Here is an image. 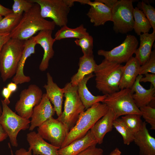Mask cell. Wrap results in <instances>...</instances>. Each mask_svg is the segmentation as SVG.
Returning a JSON list of instances; mask_svg holds the SVG:
<instances>
[{
    "label": "cell",
    "instance_id": "44dd1931",
    "mask_svg": "<svg viewBox=\"0 0 155 155\" xmlns=\"http://www.w3.org/2000/svg\"><path fill=\"white\" fill-rule=\"evenodd\" d=\"M115 119L114 112L109 109L107 113L97 121L91 128L90 131L98 144H102L105 135L112 130Z\"/></svg>",
    "mask_w": 155,
    "mask_h": 155
},
{
    "label": "cell",
    "instance_id": "277c9868",
    "mask_svg": "<svg viewBox=\"0 0 155 155\" xmlns=\"http://www.w3.org/2000/svg\"><path fill=\"white\" fill-rule=\"evenodd\" d=\"M25 41L10 38L2 47L0 52V73L3 82L15 74Z\"/></svg>",
    "mask_w": 155,
    "mask_h": 155
},
{
    "label": "cell",
    "instance_id": "f35d334b",
    "mask_svg": "<svg viewBox=\"0 0 155 155\" xmlns=\"http://www.w3.org/2000/svg\"><path fill=\"white\" fill-rule=\"evenodd\" d=\"M8 145L10 149L11 155H14L9 143L8 144ZM32 151L31 150L28 149V150L27 151L24 148H21L16 151L15 155H32Z\"/></svg>",
    "mask_w": 155,
    "mask_h": 155
},
{
    "label": "cell",
    "instance_id": "7a4b0ae2",
    "mask_svg": "<svg viewBox=\"0 0 155 155\" xmlns=\"http://www.w3.org/2000/svg\"><path fill=\"white\" fill-rule=\"evenodd\" d=\"M123 67L121 64L105 59L97 65L94 72L96 87L98 90L106 95L119 90Z\"/></svg>",
    "mask_w": 155,
    "mask_h": 155
},
{
    "label": "cell",
    "instance_id": "836d02e7",
    "mask_svg": "<svg viewBox=\"0 0 155 155\" xmlns=\"http://www.w3.org/2000/svg\"><path fill=\"white\" fill-rule=\"evenodd\" d=\"M141 116L145 121L150 124V129H155V108L149 105L144 106L139 108Z\"/></svg>",
    "mask_w": 155,
    "mask_h": 155
},
{
    "label": "cell",
    "instance_id": "4316f807",
    "mask_svg": "<svg viewBox=\"0 0 155 155\" xmlns=\"http://www.w3.org/2000/svg\"><path fill=\"white\" fill-rule=\"evenodd\" d=\"M89 34L87 29L83 24L73 28H70L66 25L61 27L56 32L54 38L56 41L67 38L79 39Z\"/></svg>",
    "mask_w": 155,
    "mask_h": 155
},
{
    "label": "cell",
    "instance_id": "cb8c5ba5",
    "mask_svg": "<svg viewBox=\"0 0 155 155\" xmlns=\"http://www.w3.org/2000/svg\"><path fill=\"white\" fill-rule=\"evenodd\" d=\"M94 76L93 73L86 75L77 85L78 95L85 109L86 110L96 103L102 102L107 95L104 94L95 96L93 95L89 90L86 85L87 82Z\"/></svg>",
    "mask_w": 155,
    "mask_h": 155
},
{
    "label": "cell",
    "instance_id": "7bdbcfd3",
    "mask_svg": "<svg viewBox=\"0 0 155 155\" xmlns=\"http://www.w3.org/2000/svg\"><path fill=\"white\" fill-rule=\"evenodd\" d=\"M98 1L104 4L111 9L118 0H98Z\"/></svg>",
    "mask_w": 155,
    "mask_h": 155
},
{
    "label": "cell",
    "instance_id": "ffe728a7",
    "mask_svg": "<svg viewBox=\"0 0 155 155\" xmlns=\"http://www.w3.org/2000/svg\"><path fill=\"white\" fill-rule=\"evenodd\" d=\"M47 83L43 86L46 90V95L53 105L57 115L60 116L62 113L63 98L64 95L63 88L59 87L54 82L52 77L49 72L46 73Z\"/></svg>",
    "mask_w": 155,
    "mask_h": 155
},
{
    "label": "cell",
    "instance_id": "8992f818",
    "mask_svg": "<svg viewBox=\"0 0 155 155\" xmlns=\"http://www.w3.org/2000/svg\"><path fill=\"white\" fill-rule=\"evenodd\" d=\"M38 4L40 14L44 18L51 19L56 25L60 27L67 25L68 16L75 0H29Z\"/></svg>",
    "mask_w": 155,
    "mask_h": 155
},
{
    "label": "cell",
    "instance_id": "5b68a950",
    "mask_svg": "<svg viewBox=\"0 0 155 155\" xmlns=\"http://www.w3.org/2000/svg\"><path fill=\"white\" fill-rule=\"evenodd\" d=\"M63 88L65 98L64 111L57 119L64 125L68 133L85 108L78 95L77 86H73L69 82Z\"/></svg>",
    "mask_w": 155,
    "mask_h": 155
},
{
    "label": "cell",
    "instance_id": "7dc6e473",
    "mask_svg": "<svg viewBox=\"0 0 155 155\" xmlns=\"http://www.w3.org/2000/svg\"><path fill=\"white\" fill-rule=\"evenodd\" d=\"M2 112V108L1 107V106L0 104V117L1 116Z\"/></svg>",
    "mask_w": 155,
    "mask_h": 155
},
{
    "label": "cell",
    "instance_id": "e0dca14e",
    "mask_svg": "<svg viewBox=\"0 0 155 155\" xmlns=\"http://www.w3.org/2000/svg\"><path fill=\"white\" fill-rule=\"evenodd\" d=\"M26 139L33 155H59L60 148L47 142L38 133L31 131L27 134Z\"/></svg>",
    "mask_w": 155,
    "mask_h": 155
},
{
    "label": "cell",
    "instance_id": "74e56055",
    "mask_svg": "<svg viewBox=\"0 0 155 155\" xmlns=\"http://www.w3.org/2000/svg\"><path fill=\"white\" fill-rule=\"evenodd\" d=\"M145 75V77L142 76L140 78V82H150L151 85L155 87V74L147 73Z\"/></svg>",
    "mask_w": 155,
    "mask_h": 155
},
{
    "label": "cell",
    "instance_id": "30bf717a",
    "mask_svg": "<svg viewBox=\"0 0 155 155\" xmlns=\"http://www.w3.org/2000/svg\"><path fill=\"white\" fill-rule=\"evenodd\" d=\"M43 94L42 90L34 84L22 90L15 107L18 115L26 119L30 118L34 107L40 102Z\"/></svg>",
    "mask_w": 155,
    "mask_h": 155
},
{
    "label": "cell",
    "instance_id": "b9f144b4",
    "mask_svg": "<svg viewBox=\"0 0 155 155\" xmlns=\"http://www.w3.org/2000/svg\"><path fill=\"white\" fill-rule=\"evenodd\" d=\"M13 13L12 9L5 7L0 3V16H5Z\"/></svg>",
    "mask_w": 155,
    "mask_h": 155
},
{
    "label": "cell",
    "instance_id": "9c48e42d",
    "mask_svg": "<svg viewBox=\"0 0 155 155\" xmlns=\"http://www.w3.org/2000/svg\"><path fill=\"white\" fill-rule=\"evenodd\" d=\"M133 3L132 0H118L111 9L113 28L116 33L125 34L133 30Z\"/></svg>",
    "mask_w": 155,
    "mask_h": 155
},
{
    "label": "cell",
    "instance_id": "60d3db41",
    "mask_svg": "<svg viewBox=\"0 0 155 155\" xmlns=\"http://www.w3.org/2000/svg\"><path fill=\"white\" fill-rule=\"evenodd\" d=\"M10 38V34H0V52L3 45Z\"/></svg>",
    "mask_w": 155,
    "mask_h": 155
},
{
    "label": "cell",
    "instance_id": "4dcf8cb0",
    "mask_svg": "<svg viewBox=\"0 0 155 155\" xmlns=\"http://www.w3.org/2000/svg\"><path fill=\"white\" fill-rule=\"evenodd\" d=\"M141 116L136 114H130L121 117L125 124L133 134L139 131L142 127L143 122Z\"/></svg>",
    "mask_w": 155,
    "mask_h": 155
},
{
    "label": "cell",
    "instance_id": "f1b7e54d",
    "mask_svg": "<svg viewBox=\"0 0 155 155\" xmlns=\"http://www.w3.org/2000/svg\"><path fill=\"white\" fill-rule=\"evenodd\" d=\"M22 15L12 13L3 17L0 22V34H10L18 25Z\"/></svg>",
    "mask_w": 155,
    "mask_h": 155
},
{
    "label": "cell",
    "instance_id": "52a82bcc",
    "mask_svg": "<svg viewBox=\"0 0 155 155\" xmlns=\"http://www.w3.org/2000/svg\"><path fill=\"white\" fill-rule=\"evenodd\" d=\"M130 89L124 88L107 95L102 103L114 112L115 119L122 115L136 114L141 116L139 108L135 104Z\"/></svg>",
    "mask_w": 155,
    "mask_h": 155
},
{
    "label": "cell",
    "instance_id": "f546056e",
    "mask_svg": "<svg viewBox=\"0 0 155 155\" xmlns=\"http://www.w3.org/2000/svg\"><path fill=\"white\" fill-rule=\"evenodd\" d=\"M113 125L122 136L124 144L129 145L133 141L134 134L130 131L121 118H119L115 119Z\"/></svg>",
    "mask_w": 155,
    "mask_h": 155
},
{
    "label": "cell",
    "instance_id": "f6af8a7d",
    "mask_svg": "<svg viewBox=\"0 0 155 155\" xmlns=\"http://www.w3.org/2000/svg\"><path fill=\"white\" fill-rule=\"evenodd\" d=\"M17 84L13 82H11L8 84L7 87L12 93L17 90Z\"/></svg>",
    "mask_w": 155,
    "mask_h": 155
},
{
    "label": "cell",
    "instance_id": "8fae6325",
    "mask_svg": "<svg viewBox=\"0 0 155 155\" xmlns=\"http://www.w3.org/2000/svg\"><path fill=\"white\" fill-rule=\"evenodd\" d=\"M138 44V40L135 36L128 34L119 45L109 51L99 50L97 53L104 57L105 59L121 64L126 63L133 57Z\"/></svg>",
    "mask_w": 155,
    "mask_h": 155
},
{
    "label": "cell",
    "instance_id": "8d00e7d4",
    "mask_svg": "<svg viewBox=\"0 0 155 155\" xmlns=\"http://www.w3.org/2000/svg\"><path fill=\"white\" fill-rule=\"evenodd\" d=\"M103 150L94 145L87 148L77 155H103Z\"/></svg>",
    "mask_w": 155,
    "mask_h": 155
},
{
    "label": "cell",
    "instance_id": "e575fe53",
    "mask_svg": "<svg viewBox=\"0 0 155 155\" xmlns=\"http://www.w3.org/2000/svg\"><path fill=\"white\" fill-rule=\"evenodd\" d=\"M13 2L12 9L13 13L21 15L28 11L34 3L29 0H14Z\"/></svg>",
    "mask_w": 155,
    "mask_h": 155
},
{
    "label": "cell",
    "instance_id": "603a6c76",
    "mask_svg": "<svg viewBox=\"0 0 155 155\" xmlns=\"http://www.w3.org/2000/svg\"><path fill=\"white\" fill-rule=\"evenodd\" d=\"M140 66L137 59L133 56L123 65L119 86V90L131 88L139 75Z\"/></svg>",
    "mask_w": 155,
    "mask_h": 155
},
{
    "label": "cell",
    "instance_id": "d4e9b609",
    "mask_svg": "<svg viewBox=\"0 0 155 155\" xmlns=\"http://www.w3.org/2000/svg\"><path fill=\"white\" fill-rule=\"evenodd\" d=\"M140 44L134 54L135 57L141 65L144 64L148 59L152 52L153 44L155 40V32L142 34L140 36Z\"/></svg>",
    "mask_w": 155,
    "mask_h": 155
},
{
    "label": "cell",
    "instance_id": "83f0119b",
    "mask_svg": "<svg viewBox=\"0 0 155 155\" xmlns=\"http://www.w3.org/2000/svg\"><path fill=\"white\" fill-rule=\"evenodd\" d=\"M133 16V30L136 34L140 36L142 34L148 33L152 28L151 24L142 11L137 7L134 8Z\"/></svg>",
    "mask_w": 155,
    "mask_h": 155
},
{
    "label": "cell",
    "instance_id": "ee69618b",
    "mask_svg": "<svg viewBox=\"0 0 155 155\" xmlns=\"http://www.w3.org/2000/svg\"><path fill=\"white\" fill-rule=\"evenodd\" d=\"M7 135L0 124V142L6 139Z\"/></svg>",
    "mask_w": 155,
    "mask_h": 155
},
{
    "label": "cell",
    "instance_id": "484cf974",
    "mask_svg": "<svg viewBox=\"0 0 155 155\" xmlns=\"http://www.w3.org/2000/svg\"><path fill=\"white\" fill-rule=\"evenodd\" d=\"M97 64L93 55H83L79 59V68L77 72L71 78L70 83L73 86H77L80 82L86 75L94 72Z\"/></svg>",
    "mask_w": 155,
    "mask_h": 155
},
{
    "label": "cell",
    "instance_id": "c3c4849f",
    "mask_svg": "<svg viewBox=\"0 0 155 155\" xmlns=\"http://www.w3.org/2000/svg\"><path fill=\"white\" fill-rule=\"evenodd\" d=\"M3 18V17L0 16V22Z\"/></svg>",
    "mask_w": 155,
    "mask_h": 155
},
{
    "label": "cell",
    "instance_id": "ac0fdd59",
    "mask_svg": "<svg viewBox=\"0 0 155 155\" xmlns=\"http://www.w3.org/2000/svg\"><path fill=\"white\" fill-rule=\"evenodd\" d=\"M36 44L34 36L25 41L24 49L18 63L16 73L12 79L13 82L17 85L29 82L31 80L30 76L24 75V69L27 59L31 55L35 53V47Z\"/></svg>",
    "mask_w": 155,
    "mask_h": 155
},
{
    "label": "cell",
    "instance_id": "7402d4cb",
    "mask_svg": "<svg viewBox=\"0 0 155 155\" xmlns=\"http://www.w3.org/2000/svg\"><path fill=\"white\" fill-rule=\"evenodd\" d=\"M98 142L90 130L83 137L75 140L66 146L60 148L59 155H77L91 146L96 145Z\"/></svg>",
    "mask_w": 155,
    "mask_h": 155
},
{
    "label": "cell",
    "instance_id": "d6a6232c",
    "mask_svg": "<svg viewBox=\"0 0 155 155\" xmlns=\"http://www.w3.org/2000/svg\"><path fill=\"white\" fill-rule=\"evenodd\" d=\"M138 8L141 10L150 22L153 32H155V9L150 3L145 1L139 2L137 5Z\"/></svg>",
    "mask_w": 155,
    "mask_h": 155
},
{
    "label": "cell",
    "instance_id": "d6986e66",
    "mask_svg": "<svg viewBox=\"0 0 155 155\" xmlns=\"http://www.w3.org/2000/svg\"><path fill=\"white\" fill-rule=\"evenodd\" d=\"M133 141L139 148L140 155H155V138L149 132L145 121L134 134Z\"/></svg>",
    "mask_w": 155,
    "mask_h": 155
},
{
    "label": "cell",
    "instance_id": "ab89813d",
    "mask_svg": "<svg viewBox=\"0 0 155 155\" xmlns=\"http://www.w3.org/2000/svg\"><path fill=\"white\" fill-rule=\"evenodd\" d=\"M12 93L8 89L7 87H4L2 90V94L4 98L3 100L4 102L8 105L10 103L9 98Z\"/></svg>",
    "mask_w": 155,
    "mask_h": 155
},
{
    "label": "cell",
    "instance_id": "d590c367",
    "mask_svg": "<svg viewBox=\"0 0 155 155\" xmlns=\"http://www.w3.org/2000/svg\"><path fill=\"white\" fill-rule=\"evenodd\" d=\"M155 74V50L152 51L147 61L141 65L139 75H143L147 73Z\"/></svg>",
    "mask_w": 155,
    "mask_h": 155
},
{
    "label": "cell",
    "instance_id": "5bb4252c",
    "mask_svg": "<svg viewBox=\"0 0 155 155\" xmlns=\"http://www.w3.org/2000/svg\"><path fill=\"white\" fill-rule=\"evenodd\" d=\"M55 113L54 107L46 93L43 94L40 102L33 109L29 131H32L35 127L41 125L53 117Z\"/></svg>",
    "mask_w": 155,
    "mask_h": 155
},
{
    "label": "cell",
    "instance_id": "2e32d148",
    "mask_svg": "<svg viewBox=\"0 0 155 155\" xmlns=\"http://www.w3.org/2000/svg\"><path fill=\"white\" fill-rule=\"evenodd\" d=\"M86 4L90 7L86 15L94 26L103 25L107 22L112 21L111 9L103 3L98 0L93 2L88 0Z\"/></svg>",
    "mask_w": 155,
    "mask_h": 155
},
{
    "label": "cell",
    "instance_id": "7c38bea8",
    "mask_svg": "<svg viewBox=\"0 0 155 155\" xmlns=\"http://www.w3.org/2000/svg\"><path fill=\"white\" fill-rule=\"evenodd\" d=\"M38 133L52 145L60 148L68 133L64 125L52 117L38 127Z\"/></svg>",
    "mask_w": 155,
    "mask_h": 155
},
{
    "label": "cell",
    "instance_id": "9a60e30c",
    "mask_svg": "<svg viewBox=\"0 0 155 155\" xmlns=\"http://www.w3.org/2000/svg\"><path fill=\"white\" fill-rule=\"evenodd\" d=\"M142 76L143 75H139L130 88L132 98L136 106L139 108L148 105L155 106V87L151 85L148 89L144 88L140 82V79Z\"/></svg>",
    "mask_w": 155,
    "mask_h": 155
},
{
    "label": "cell",
    "instance_id": "bcb514c9",
    "mask_svg": "<svg viewBox=\"0 0 155 155\" xmlns=\"http://www.w3.org/2000/svg\"><path fill=\"white\" fill-rule=\"evenodd\" d=\"M121 152L117 148H115L108 155H121Z\"/></svg>",
    "mask_w": 155,
    "mask_h": 155
},
{
    "label": "cell",
    "instance_id": "1f68e13d",
    "mask_svg": "<svg viewBox=\"0 0 155 155\" xmlns=\"http://www.w3.org/2000/svg\"><path fill=\"white\" fill-rule=\"evenodd\" d=\"M93 38L90 34L74 41L76 44L81 47L83 55L88 56L93 55Z\"/></svg>",
    "mask_w": 155,
    "mask_h": 155
},
{
    "label": "cell",
    "instance_id": "6da1fadb",
    "mask_svg": "<svg viewBox=\"0 0 155 155\" xmlns=\"http://www.w3.org/2000/svg\"><path fill=\"white\" fill-rule=\"evenodd\" d=\"M33 3L31 8L23 13L18 25L10 33L11 38L25 41L38 31L55 29L56 25L54 22L43 18L39 5Z\"/></svg>",
    "mask_w": 155,
    "mask_h": 155
},
{
    "label": "cell",
    "instance_id": "4fadbf2b",
    "mask_svg": "<svg viewBox=\"0 0 155 155\" xmlns=\"http://www.w3.org/2000/svg\"><path fill=\"white\" fill-rule=\"evenodd\" d=\"M52 32L51 30H42L34 36L36 44L40 45L44 50L43 58L39 66V69L42 71L48 68L49 61L54 55L53 46L56 40L52 36Z\"/></svg>",
    "mask_w": 155,
    "mask_h": 155
},
{
    "label": "cell",
    "instance_id": "ba28073f",
    "mask_svg": "<svg viewBox=\"0 0 155 155\" xmlns=\"http://www.w3.org/2000/svg\"><path fill=\"white\" fill-rule=\"evenodd\" d=\"M2 112L0 117V124L7 133L13 147L18 145L17 137L21 130L29 129L30 121L23 118L13 111L4 101L1 100Z\"/></svg>",
    "mask_w": 155,
    "mask_h": 155
},
{
    "label": "cell",
    "instance_id": "3957f363",
    "mask_svg": "<svg viewBox=\"0 0 155 155\" xmlns=\"http://www.w3.org/2000/svg\"><path fill=\"white\" fill-rule=\"evenodd\" d=\"M108 109L105 104L98 102L82 112L75 125L68 133L60 148L84 136L96 121L107 113Z\"/></svg>",
    "mask_w": 155,
    "mask_h": 155
}]
</instances>
